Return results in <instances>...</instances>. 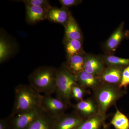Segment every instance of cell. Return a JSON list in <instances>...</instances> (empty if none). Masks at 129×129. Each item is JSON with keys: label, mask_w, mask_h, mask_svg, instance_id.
<instances>
[{"label": "cell", "mask_w": 129, "mask_h": 129, "mask_svg": "<svg viewBox=\"0 0 129 129\" xmlns=\"http://www.w3.org/2000/svg\"><path fill=\"white\" fill-rule=\"evenodd\" d=\"M74 111L85 119L98 113V107L93 97L78 102L73 105Z\"/></svg>", "instance_id": "8"}, {"label": "cell", "mask_w": 129, "mask_h": 129, "mask_svg": "<svg viewBox=\"0 0 129 129\" xmlns=\"http://www.w3.org/2000/svg\"><path fill=\"white\" fill-rule=\"evenodd\" d=\"M84 120L75 111L65 113L55 119L53 129H76Z\"/></svg>", "instance_id": "7"}, {"label": "cell", "mask_w": 129, "mask_h": 129, "mask_svg": "<svg viewBox=\"0 0 129 129\" xmlns=\"http://www.w3.org/2000/svg\"><path fill=\"white\" fill-rule=\"evenodd\" d=\"M85 57L83 53L67 58L65 64L70 71L76 76L84 71Z\"/></svg>", "instance_id": "16"}, {"label": "cell", "mask_w": 129, "mask_h": 129, "mask_svg": "<svg viewBox=\"0 0 129 129\" xmlns=\"http://www.w3.org/2000/svg\"><path fill=\"white\" fill-rule=\"evenodd\" d=\"M64 26L65 32L64 39L82 41V32L72 13L70 14L68 20Z\"/></svg>", "instance_id": "14"}, {"label": "cell", "mask_w": 129, "mask_h": 129, "mask_svg": "<svg viewBox=\"0 0 129 129\" xmlns=\"http://www.w3.org/2000/svg\"><path fill=\"white\" fill-rule=\"evenodd\" d=\"M42 96L30 85H19L15 88L14 103L9 117L40 107Z\"/></svg>", "instance_id": "2"}, {"label": "cell", "mask_w": 129, "mask_h": 129, "mask_svg": "<svg viewBox=\"0 0 129 129\" xmlns=\"http://www.w3.org/2000/svg\"><path fill=\"white\" fill-rule=\"evenodd\" d=\"M69 106L51 95L42 96L40 107L47 115L56 119L64 114Z\"/></svg>", "instance_id": "6"}, {"label": "cell", "mask_w": 129, "mask_h": 129, "mask_svg": "<svg viewBox=\"0 0 129 129\" xmlns=\"http://www.w3.org/2000/svg\"><path fill=\"white\" fill-rule=\"evenodd\" d=\"M45 112L40 107L8 117L11 129H27Z\"/></svg>", "instance_id": "5"}, {"label": "cell", "mask_w": 129, "mask_h": 129, "mask_svg": "<svg viewBox=\"0 0 129 129\" xmlns=\"http://www.w3.org/2000/svg\"><path fill=\"white\" fill-rule=\"evenodd\" d=\"M124 68L116 67L105 68L98 76L102 83L119 86L121 82L122 73Z\"/></svg>", "instance_id": "9"}, {"label": "cell", "mask_w": 129, "mask_h": 129, "mask_svg": "<svg viewBox=\"0 0 129 129\" xmlns=\"http://www.w3.org/2000/svg\"><path fill=\"white\" fill-rule=\"evenodd\" d=\"M110 129L108 125L106 124V125H105V127H104V129Z\"/></svg>", "instance_id": "28"}, {"label": "cell", "mask_w": 129, "mask_h": 129, "mask_svg": "<svg viewBox=\"0 0 129 129\" xmlns=\"http://www.w3.org/2000/svg\"><path fill=\"white\" fill-rule=\"evenodd\" d=\"M87 93L85 88L77 84L73 86L72 90V98L78 102L84 100V98Z\"/></svg>", "instance_id": "23"}, {"label": "cell", "mask_w": 129, "mask_h": 129, "mask_svg": "<svg viewBox=\"0 0 129 129\" xmlns=\"http://www.w3.org/2000/svg\"><path fill=\"white\" fill-rule=\"evenodd\" d=\"M0 129H11L9 118H2L0 120Z\"/></svg>", "instance_id": "27"}, {"label": "cell", "mask_w": 129, "mask_h": 129, "mask_svg": "<svg viewBox=\"0 0 129 129\" xmlns=\"http://www.w3.org/2000/svg\"><path fill=\"white\" fill-rule=\"evenodd\" d=\"M107 115L98 114L94 116L85 119L76 129H103Z\"/></svg>", "instance_id": "17"}, {"label": "cell", "mask_w": 129, "mask_h": 129, "mask_svg": "<svg viewBox=\"0 0 129 129\" xmlns=\"http://www.w3.org/2000/svg\"><path fill=\"white\" fill-rule=\"evenodd\" d=\"M57 75V69L55 67H39L29 76V85L40 94L51 95L55 91Z\"/></svg>", "instance_id": "1"}, {"label": "cell", "mask_w": 129, "mask_h": 129, "mask_svg": "<svg viewBox=\"0 0 129 129\" xmlns=\"http://www.w3.org/2000/svg\"><path fill=\"white\" fill-rule=\"evenodd\" d=\"M55 120L45 112L27 129H53Z\"/></svg>", "instance_id": "19"}, {"label": "cell", "mask_w": 129, "mask_h": 129, "mask_svg": "<svg viewBox=\"0 0 129 129\" xmlns=\"http://www.w3.org/2000/svg\"><path fill=\"white\" fill-rule=\"evenodd\" d=\"M124 22H122L106 42L104 47L107 52H113L117 50L124 37Z\"/></svg>", "instance_id": "13"}, {"label": "cell", "mask_w": 129, "mask_h": 129, "mask_svg": "<svg viewBox=\"0 0 129 129\" xmlns=\"http://www.w3.org/2000/svg\"><path fill=\"white\" fill-rule=\"evenodd\" d=\"M94 98L98 107V114L106 115L109 109L126 93L119 86L102 83L93 91Z\"/></svg>", "instance_id": "3"}, {"label": "cell", "mask_w": 129, "mask_h": 129, "mask_svg": "<svg viewBox=\"0 0 129 129\" xmlns=\"http://www.w3.org/2000/svg\"><path fill=\"white\" fill-rule=\"evenodd\" d=\"M25 5L43 8L49 10L52 7L49 1L47 0H24L21 1Z\"/></svg>", "instance_id": "24"}, {"label": "cell", "mask_w": 129, "mask_h": 129, "mask_svg": "<svg viewBox=\"0 0 129 129\" xmlns=\"http://www.w3.org/2000/svg\"><path fill=\"white\" fill-rule=\"evenodd\" d=\"M116 111L110 124L115 129H129V120L126 115L121 112L115 105Z\"/></svg>", "instance_id": "21"}, {"label": "cell", "mask_w": 129, "mask_h": 129, "mask_svg": "<svg viewBox=\"0 0 129 129\" xmlns=\"http://www.w3.org/2000/svg\"><path fill=\"white\" fill-rule=\"evenodd\" d=\"M129 85V66L125 68L122 73L121 82L119 87L120 89L126 88Z\"/></svg>", "instance_id": "25"}, {"label": "cell", "mask_w": 129, "mask_h": 129, "mask_svg": "<svg viewBox=\"0 0 129 129\" xmlns=\"http://www.w3.org/2000/svg\"><path fill=\"white\" fill-rule=\"evenodd\" d=\"M104 64L107 67H116L125 68L129 66V58L118 57L108 55L102 57Z\"/></svg>", "instance_id": "22"}, {"label": "cell", "mask_w": 129, "mask_h": 129, "mask_svg": "<svg viewBox=\"0 0 129 129\" xmlns=\"http://www.w3.org/2000/svg\"><path fill=\"white\" fill-rule=\"evenodd\" d=\"M102 58L91 55H85L84 71L95 76H99L105 68Z\"/></svg>", "instance_id": "10"}, {"label": "cell", "mask_w": 129, "mask_h": 129, "mask_svg": "<svg viewBox=\"0 0 129 129\" xmlns=\"http://www.w3.org/2000/svg\"><path fill=\"white\" fill-rule=\"evenodd\" d=\"M26 21L28 23L34 24L47 19L48 10L38 7L25 5Z\"/></svg>", "instance_id": "11"}, {"label": "cell", "mask_w": 129, "mask_h": 129, "mask_svg": "<svg viewBox=\"0 0 129 129\" xmlns=\"http://www.w3.org/2000/svg\"><path fill=\"white\" fill-rule=\"evenodd\" d=\"M76 76L78 84L86 89L89 88L93 91L102 83L98 76L84 71Z\"/></svg>", "instance_id": "12"}, {"label": "cell", "mask_w": 129, "mask_h": 129, "mask_svg": "<svg viewBox=\"0 0 129 129\" xmlns=\"http://www.w3.org/2000/svg\"><path fill=\"white\" fill-rule=\"evenodd\" d=\"M64 43L67 58L84 53L82 41L64 39Z\"/></svg>", "instance_id": "20"}, {"label": "cell", "mask_w": 129, "mask_h": 129, "mask_svg": "<svg viewBox=\"0 0 129 129\" xmlns=\"http://www.w3.org/2000/svg\"><path fill=\"white\" fill-rule=\"evenodd\" d=\"M77 79L68 69L65 63L57 69L55 91L56 97L69 106L72 105V90L73 86L77 84Z\"/></svg>", "instance_id": "4"}, {"label": "cell", "mask_w": 129, "mask_h": 129, "mask_svg": "<svg viewBox=\"0 0 129 129\" xmlns=\"http://www.w3.org/2000/svg\"><path fill=\"white\" fill-rule=\"evenodd\" d=\"M59 2L62 7L68 8L79 5L82 2L80 0H60Z\"/></svg>", "instance_id": "26"}, {"label": "cell", "mask_w": 129, "mask_h": 129, "mask_svg": "<svg viewBox=\"0 0 129 129\" xmlns=\"http://www.w3.org/2000/svg\"><path fill=\"white\" fill-rule=\"evenodd\" d=\"M13 44L8 37L1 32L0 37V62L2 63L10 57L13 53Z\"/></svg>", "instance_id": "18"}, {"label": "cell", "mask_w": 129, "mask_h": 129, "mask_svg": "<svg viewBox=\"0 0 129 129\" xmlns=\"http://www.w3.org/2000/svg\"><path fill=\"white\" fill-rule=\"evenodd\" d=\"M71 13L68 8L52 7L48 10L47 19L51 22L64 25L68 20Z\"/></svg>", "instance_id": "15"}]
</instances>
